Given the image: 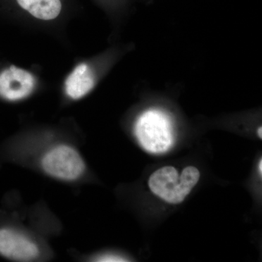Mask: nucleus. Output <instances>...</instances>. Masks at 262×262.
<instances>
[{
  "mask_svg": "<svg viewBox=\"0 0 262 262\" xmlns=\"http://www.w3.org/2000/svg\"><path fill=\"white\" fill-rule=\"evenodd\" d=\"M95 84L96 78L91 67L86 63H81L67 77L66 93L72 99H80L94 89Z\"/></svg>",
  "mask_w": 262,
  "mask_h": 262,
  "instance_id": "423d86ee",
  "label": "nucleus"
},
{
  "mask_svg": "<svg viewBox=\"0 0 262 262\" xmlns=\"http://www.w3.org/2000/svg\"><path fill=\"white\" fill-rule=\"evenodd\" d=\"M98 261H124L125 260L117 256H103L98 258Z\"/></svg>",
  "mask_w": 262,
  "mask_h": 262,
  "instance_id": "6e6552de",
  "label": "nucleus"
},
{
  "mask_svg": "<svg viewBox=\"0 0 262 262\" xmlns=\"http://www.w3.org/2000/svg\"><path fill=\"white\" fill-rule=\"evenodd\" d=\"M40 249L36 241L8 223H0V257L27 262L37 259Z\"/></svg>",
  "mask_w": 262,
  "mask_h": 262,
  "instance_id": "20e7f679",
  "label": "nucleus"
},
{
  "mask_svg": "<svg viewBox=\"0 0 262 262\" xmlns=\"http://www.w3.org/2000/svg\"><path fill=\"white\" fill-rule=\"evenodd\" d=\"M261 127H260L258 129V137L260 138V139H262V134H261Z\"/></svg>",
  "mask_w": 262,
  "mask_h": 262,
  "instance_id": "9d476101",
  "label": "nucleus"
},
{
  "mask_svg": "<svg viewBox=\"0 0 262 262\" xmlns=\"http://www.w3.org/2000/svg\"><path fill=\"white\" fill-rule=\"evenodd\" d=\"M35 86L32 74L11 66L0 73V97L5 101H18L31 94Z\"/></svg>",
  "mask_w": 262,
  "mask_h": 262,
  "instance_id": "39448f33",
  "label": "nucleus"
},
{
  "mask_svg": "<svg viewBox=\"0 0 262 262\" xmlns=\"http://www.w3.org/2000/svg\"><path fill=\"white\" fill-rule=\"evenodd\" d=\"M24 10L30 14L42 20L56 18L61 10L60 0H17Z\"/></svg>",
  "mask_w": 262,
  "mask_h": 262,
  "instance_id": "0eeeda50",
  "label": "nucleus"
},
{
  "mask_svg": "<svg viewBox=\"0 0 262 262\" xmlns=\"http://www.w3.org/2000/svg\"><path fill=\"white\" fill-rule=\"evenodd\" d=\"M201 173L194 166H188L179 175L173 166L158 169L150 176L149 189L155 195L170 204H179L184 201L199 182Z\"/></svg>",
  "mask_w": 262,
  "mask_h": 262,
  "instance_id": "f03ea898",
  "label": "nucleus"
},
{
  "mask_svg": "<svg viewBox=\"0 0 262 262\" xmlns=\"http://www.w3.org/2000/svg\"><path fill=\"white\" fill-rule=\"evenodd\" d=\"M258 172L260 175H262V160H260L259 163H258Z\"/></svg>",
  "mask_w": 262,
  "mask_h": 262,
  "instance_id": "1a4fd4ad",
  "label": "nucleus"
},
{
  "mask_svg": "<svg viewBox=\"0 0 262 262\" xmlns=\"http://www.w3.org/2000/svg\"><path fill=\"white\" fill-rule=\"evenodd\" d=\"M43 171L52 178L74 182L83 175L85 164L80 153L68 144H58L45 151L41 158Z\"/></svg>",
  "mask_w": 262,
  "mask_h": 262,
  "instance_id": "7ed1b4c3",
  "label": "nucleus"
},
{
  "mask_svg": "<svg viewBox=\"0 0 262 262\" xmlns=\"http://www.w3.org/2000/svg\"><path fill=\"white\" fill-rule=\"evenodd\" d=\"M134 134L146 151L152 154H162L173 145L175 121L173 116L165 110L147 108L136 119Z\"/></svg>",
  "mask_w": 262,
  "mask_h": 262,
  "instance_id": "f257e3e1",
  "label": "nucleus"
}]
</instances>
